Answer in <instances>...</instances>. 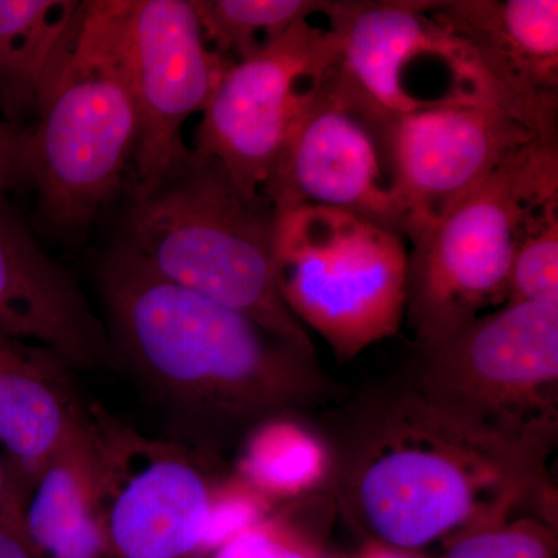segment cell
Returning <instances> with one entry per match:
<instances>
[{
	"label": "cell",
	"instance_id": "8",
	"mask_svg": "<svg viewBox=\"0 0 558 558\" xmlns=\"http://www.w3.org/2000/svg\"><path fill=\"white\" fill-rule=\"evenodd\" d=\"M427 5L329 0L325 16L339 40V60L326 75L330 86L381 126L453 102L498 106L523 121L478 58L429 16Z\"/></svg>",
	"mask_w": 558,
	"mask_h": 558
},
{
	"label": "cell",
	"instance_id": "14",
	"mask_svg": "<svg viewBox=\"0 0 558 558\" xmlns=\"http://www.w3.org/2000/svg\"><path fill=\"white\" fill-rule=\"evenodd\" d=\"M427 11L478 58L535 134L558 135L557 0H428Z\"/></svg>",
	"mask_w": 558,
	"mask_h": 558
},
{
	"label": "cell",
	"instance_id": "5",
	"mask_svg": "<svg viewBox=\"0 0 558 558\" xmlns=\"http://www.w3.org/2000/svg\"><path fill=\"white\" fill-rule=\"evenodd\" d=\"M558 201V135L535 137L410 241L407 314L417 347L508 303L513 256L538 209Z\"/></svg>",
	"mask_w": 558,
	"mask_h": 558
},
{
	"label": "cell",
	"instance_id": "9",
	"mask_svg": "<svg viewBox=\"0 0 558 558\" xmlns=\"http://www.w3.org/2000/svg\"><path fill=\"white\" fill-rule=\"evenodd\" d=\"M105 558H211L220 483L202 450L150 439L89 407Z\"/></svg>",
	"mask_w": 558,
	"mask_h": 558
},
{
	"label": "cell",
	"instance_id": "1",
	"mask_svg": "<svg viewBox=\"0 0 558 558\" xmlns=\"http://www.w3.org/2000/svg\"><path fill=\"white\" fill-rule=\"evenodd\" d=\"M330 440L340 509L391 548L414 553L549 498L550 450L472 427L411 385L360 396Z\"/></svg>",
	"mask_w": 558,
	"mask_h": 558
},
{
	"label": "cell",
	"instance_id": "10",
	"mask_svg": "<svg viewBox=\"0 0 558 558\" xmlns=\"http://www.w3.org/2000/svg\"><path fill=\"white\" fill-rule=\"evenodd\" d=\"M337 60L336 35L303 20L247 60L230 62L202 110L191 149L219 161L241 189L259 193L293 120Z\"/></svg>",
	"mask_w": 558,
	"mask_h": 558
},
{
	"label": "cell",
	"instance_id": "20",
	"mask_svg": "<svg viewBox=\"0 0 558 558\" xmlns=\"http://www.w3.org/2000/svg\"><path fill=\"white\" fill-rule=\"evenodd\" d=\"M205 43L229 62L247 60L292 25L325 14L329 0H191Z\"/></svg>",
	"mask_w": 558,
	"mask_h": 558
},
{
	"label": "cell",
	"instance_id": "4",
	"mask_svg": "<svg viewBox=\"0 0 558 558\" xmlns=\"http://www.w3.org/2000/svg\"><path fill=\"white\" fill-rule=\"evenodd\" d=\"M134 197L123 242L154 274L315 351L279 295V215L260 191L241 189L219 161L189 149Z\"/></svg>",
	"mask_w": 558,
	"mask_h": 558
},
{
	"label": "cell",
	"instance_id": "25",
	"mask_svg": "<svg viewBox=\"0 0 558 558\" xmlns=\"http://www.w3.org/2000/svg\"><path fill=\"white\" fill-rule=\"evenodd\" d=\"M22 512L0 520V558H35L22 524Z\"/></svg>",
	"mask_w": 558,
	"mask_h": 558
},
{
	"label": "cell",
	"instance_id": "2",
	"mask_svg": "<svg viewBox=\"0 0 558 558\" xmlns=\"http://www.w3.org/2000/svg\"><path fill=\"white\" fill-rule=\"evenodd\" d=\"M109 349L196 442H220L328 392L315 351L154 274L124 242L98 267Z\"/></svg>",
	"mask_w": 558,
	"mask_h": 558
},
{
	"label": "cell",
	"instance_id": "12",
	"mask_svg": "<svg viewBox=\"0 0 558 558\" xmlns=\"http://www.w3.org/2000/svg\"><path fill=\"white\" fill-rule=\"evenodd\" d=\"M535 137L543 135L483 102L438 106L389 123L385 145L405 240H414Z\"/></svg>",
	"mask_w": 558,
	"mask_h": 558
},
{
	"label": "cell",
	"instance_id": "7",
	"mask_svg": "<svg viewBox=\"0 0 558 558\" xmlns=\"http://www.w3.org/2000/svg\"><path fill=\"white\" fill-rule=\"evenodd\" d=\"M411 387L472 427L553 451L558 429V304L506 303L417 347Z\"/></svg>",
	"mask_w": 558,
	"mask_h": 558
},
{
	"label": "cell",
	"instance_id": "18",
	"mask_svg": "<svg viewBox=\"0 0 558 558\" xmlns=\"http://www.w3.org/2000/svg\"><path fill=\"white\" fill-rule=\"evenodd\" d=\"M76 0H0V112L24 126L72 27Z\"/></svg>",
	"mask_w": 558,
	"mask_h": 558
},
{
	"label": "cell",
	"instance_id": "27",
	"mask_svg": "<svg viewBox=\"0 0 558 558\" xmlns=\"http://www.w3.org/2000/svg\"><path fill=\"white\" fill-rule=\"evenodd\" d=\"M359 558H417L416 554L410 553V550H402L398 548H391V546L381 545V543L371 542L365 549H363L362 556Z\"/></svg>",
	"mask_w": 558,
	"mask_h": 558
},
{
	"label": "cell",
	"instance_id": "24",
	"mask_svg": "<svg viewBox=\"0 0 558 558\" xmlns=\"http://www.w3.org/2000/svg\"><path fill=\"white\" fill-rule=\"evenodd\" d=\"M31 126L0 120V196L28 183L27 142Z\"/></svg>",
	"mask_w": 558,
	"mask_h": 558
},
{
	"label": "cell",
	"instance_id": "15",
	"mask_svg": "<svg viewBox=\"0 0 558 558\" xmlns=\"http://www.w3.org/2000/svg\"><path fill=\"white\" fill-rule=\"evenodd\" d=\"M0 336L32 341L76 369L97 368L109 354L105 326L7 196H0Z\"/></svg>",
	"mask_w": 558,
	"mask_h": 558
},
{
	"label": "cell",
	"instance_id": "23",
	"mask_svg": "<svg viewBox=\"0 0 558 558\" xmlns=\"http://www.w3.org/2000/svg\"><path fill=\"white\" fill-rule=\"evenodd\" d=\"M211 558H322L317 542L286 519H266L216 550Z\"/></svg>",
	"mask_w": 558,
	"mask_h": 558
},
{
	"label": "cell",
	"instance_id": "13",
	"mask_svg": "<svg viewBox=\"0 0 558 558\" xmlns=\"http://www.w3.org/2000/svg\"><path fill=\"white\" fill-rule=\"evenodd\" d=\"M128 47L138 110V196L189 153L183 124L204 110L230 62L205 43L191 0H130Z\"/></svg>",
	"mask_w": 558,
	"mask_h": 558
},
{
	"label": "cell",
	"instance_id": "22",
	"mask_svg": "<svg viewBox=\"0 0 558 558\" xmlns=\"http://www.w3.org/2000/svg\"><path fill=\"white\" fill-rule=\"evenodd\" d=\"M556 553L553 524L508 519L469 529L447 539L442 558H556Z\"/></svg>",
	"mask_w": 558,
	"mask_h": 558
},
{
	"label": "cell",
	"instance_id": "11",
	"mask_svg": "<svg viewBox=\"0 0 558 558\" xmlns=\"http://www.w3.org/2000/svg\"><path fill=\"white\" fill-rule=\"evenodd\" d=\"M385 131L325 76L293 120L260 193L278 215L303 207L336 209L403 236Z\"/></svg>",
	"mask_w": 558,
	"mask_h": 558
},
{
	"label": "cell",
	"instance_id": "21",
	"mask_svg": "<svg viewBox=\"0 0 558 558\" xmlns=\"http://www.w3.org/2000/svg\"><path fill=\"white\" fill-rule=\"evenodd\" d=\"M558 304V201L535 213L510 267L508 303Z\"/></svg>",
	"mask_w": 558,
	"mask_h": 558
},
{
	"label": "cell",
	"instance_id": "17",
	"mask_svg": "<svg viewBox=\"0 0 558 558\" xmlns=\"http://www.w3.org/2000/svg\"><path fill=\"white\" fill-rule=\"evenodd\" d=\"M22 524L35 558H105L89 407L83 424L33 484Z\"/></svg>",
	"mask_w": 558,
	"mask_h": 558
},
{
	"label": "cell",
	"instance_id": "19",
	"mask_svg": "<svg viewBox=\"0 0 558 558\" xmlns=\"http://www.w3.org/2000/svg\"><path fill=\"white\" fill-rule=\"evenodd\" d=\"M289 417L256 425L240 461L241 478L270 499L300 497L329 480L328 442Z\"/></svg>",
	"mask_w": 558,
	"mask_h": 558
},
{
	"label": "cell",
	"instance_id": "3",
	"mask_svg": "<svg viewBox=\"0 0 558 558\" xmlns=\"http://www.w3.org/2000/svg\"><path fill=\"white\" fill-rule=\"evenodd\" d=\"M130 0L80 2L27 142L28 183L54 227L80 230L123 182L138 140L128 47Z\"/></svg>",
	"mask_w": 558,
	"mask_h": 558
},
{
	"label": "cell",
	"instance_id": "6",
	"mask_svg": "<svg viewBox=\"0 0 558 558\" xmlns=\"http://www.w3.org/2000/svg\"><path fill=\"white\" fill-rule=\"evenodd\" d=\"M279 295L340 360L398 333L409 299L405 238L377 223L303 207L279 215L275 245Z\"/></svg>",
	"mask_w": 558,
	"mask_h": 558
},
{
	"label": "cell",
	"instance_id": "26",
	"mask_svg": "<svg viewBox=\"0 0 558 558\" xmlns=\"http://www.w3.org/2000/svg\"><path fill=\"white\" fill-rule=\"evenodd\" d=\"M27 492L22 486L9 461L0 454V520L24 510Z\"/></svg>",
	"mask_w": 558,
	"mask_h": 558
},
{
	"label": "cell",
	"instance_id": "16",
	"mask_svg": "<svg viewBox=\"0 0 558 558\" xmlns=\"http://www.w3.org/2000/svg\"><path fill=\"white\" fill-rule=\"evenodd\" d=\"M65 368L46 348L0 336V446L27 495L86 418Z\"/></svg>",
	"mask_w": 558,
	"mask_h": 558
}]
</instances>
